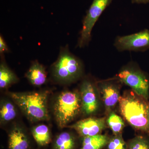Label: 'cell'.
<instances>
[{
    "mask_svg": "<svg viewBox=\"0 0 149 149\" xmlns=\"http://www.w3.org/2000/svg\"><path fill=\"white\" fill-rule=\"evenodd\" d=\"M103 100L106 107L109 109L114 107L119 101V92L116 85L106 83L102 85L101 88Z\"/></svg>",
    "mask_w": 149,
    "mask_h": 149,
    "instance_id": "cell-12",
    "label": "cell"
},
{
    "mask_svg": "<svg viewBox=\"0 0 149 149\" xmlns=\"http://www.w3.org/2000/svg\"><path fill=\"white\" fill-rule=\"evenodd\" d=\"M133 3H146L149 2V0H132Z\"/></svg>",
    "mask_w": 149,
    "mask_h": 149,
    "instance_id": "cell-22",
    "label": "cell"
},
{
    "mask_svg": "<svg viewBox=\"0 0 149 149\" xmlns=\"http://www.w3.org/2000/svg\"><path fill=\"white\" fill-rule=\"evenodd\" d=\"M67 127L74 129L83 138L94 136L100 134L106 128L105 120L104 118H88Z\"/></svg>",
    "mask_w": 149,
    "mask_h": 149,
    "instance_id": "cell-8",
    "label": "cell"
},
{
    "mask_svg": "<svg viewBox=\"0 0 149 149\" xmlns=\"http://www.w3.org/2000/svg\"><path fill=\"white\" fill-rule=\"evenodd\" d=\"M83 72L82 63L77 57L66 47L61 50L58 58L52 66V74L55 80L61 83L75 81Z\"/></svg>",
    "mask_w": 149,
    "mask_h": 149,
    "instance_id": "cell-4",
    "label": "cell"
},
{
    "mask_svg": "<svg viewBox=\"0 0 149 149\" xmlns=\"http://www.w3.org/2000/svg\"><path fill=\"white\" fill-rule=\"evenodd\" d=\"M29 139L24 129L19 125L12 128L8 135L9 149H28Z\"/></svg>",
    "mask_w": 149,
    "mask_h": 149,
    "instance_id": "cell-10",
    "label": "cell"
},
{
    "mask_svg": "<svg viewBox=\"0 0 149 149\" xmlns=\"http://www.w3.org/2000/svg\"><path fill=\"white\" fill-rule=\"evenodd\" d=\"M127 149H149V141L143 136H137L129 142Z\"/></svg>",
    "mask_w": 149,
    "mask_h": 149,
    "instance_id": "cell-19",
    "label": "cell"
},
{
    "mask_svg": "<svg viewBox=\"0 0 149 149\" xmlns=\"http://www.w3.org/2000/svg\"><path fill=\"white\" fill-rule=\"evenodd\" d=\"M114 46L119 51H144L149 48V30L146 29L132 35L118 36Z\"/></svg>",
    "mask_w": 149,
    "mask_h": 149,
    "instance_id": "cell-7",
    "label": "cell"
},
{
    "mask_svg": "<svg viewBox=\"0 0 149 149\" xmlns=\"http://www.w3.org/2000/svg\"><path fill=\"white\" fill-rule=\"evenodd\" d=\"M8 94L30 121L38 122L49 119L47 91L9 92Z\"/></svg>",
    "mask_w": 149,
    "mask_h": 149,
    "instance_id": "cell-2",
    "label": "cell"
},
{
    "mask_svg": "<svg viewBox=\"0 0 149 149\" xmlns=\"http://www.w3.org/2000/svg\"><path fill=\"white\" fill-rule=\"evenodd\" d=\"M17 114V109L13 103L8 99H2L0 103V122L5 124L14 119Z\"/></svg>",
    "mask_w": 149,
    "mask_h": 149,
    "instance_id": "cell-13",
    "label": "cell"
},
{
    "mask_svg": "<svg viewBox=\"0 0 149 149\" xmlns=\"http://www.w3.org/2000/svg\"><path fill=\"white\" fill-rule=\"evenodd\" d=\"M112 1V0H93L83 19V28L78 41V47L82 48L88 45L91 41V32L94 25Z\"/></svg>",
    "mask_w": 149,
    "mask_h": 149,
    "instance_id": "cell-6",
    "label": "cell"
},
{
    "mask_svg": "<svg viewBox=\"0 0 149 149\" xmlns=\"http://www.w3.org/2000/svg\"><path fill=\"white\" fill-rule=\"evenodd\" d=\"M82 110L81 97L76 91H64L56 98L53 113L58 125L66 127Z\"/></svg>",
    "mask_w": 149,
    "mask_h": 149,
    "instance_id": "cell-3",
    "label": "cell"
},
{
    "mask_svg": "<svg viewBox=\"0 0 149 149\" xmlns=\"http://www.w3.org/2000/svg\"><path fill=\"white\" fill-rule=\"evenodd\" d=\"M82 110L85 114L91 115L95 112L99 106L95 88L89 80H84L80 87Z\"/></svg>",
    "mask_w": 149,
    "mask_h": 149,
    "instance_id": "cell-9",
    "label": "cell"
},
{
    "mask_svg": "<svg viewBox=\"0 0 149 149\" xmlns=\"http://www.w3.org/2000/svg\"><path fill=\"white\" fill-rule=\"evenodd\" d=\"M32 133L35 141L39 146H44L50 142V130L45 124H39L33 127L32 129Z\"/></svg>",
    "mask_w": 149,
    "mask_h": 149,
    "instance_id": "cell-14",
    "label": "cell"
},
{
    "mask_svg": "<svg viewBox=\"0 0 149 149\" xmlns=\"http://www.w3.org/2000/svg\"><path fill=\"white\" fill-rule=\"evenodd\" d=\"M137 94L125 93L119 97L120 113L137 130L149 133V103Z\"/></svg>",
    "mask_w": 149,
    "mask_h": 149,
    "instance_id": "cell-1",
    "label": "cell"
},
{
    "mask_svg": "<svg viewBox=\"0 0 149 149\" xmlns=\"http://www.w3.org/2000/svg\"><path fill=\"white\" fill-rule=\"evenodd\" d=\"M117 77L120 81L132 88L138 95L148 100L149 80L140 70L131 66L126 67L120 70Z\"/></svg>",
    "mask_w": 149,
    "mask_h": 149,
    "instance_id": "cell-5",
    "label": "cell"
},
{
    "mask_svg": "<svg viewBox=\"0 0 149 149\" xmlns=\"http://www.w3.org/2000/svg\"><path fill=\"white\" fill-rule=\"evenodd\" d=\"M127 146L120 134L115 135L109 139L108 143V149H127Z\"/></svg>",
    "mask_w": 149,
    "mask_h": 149,
    "instance_id": "cell-20",
    "label": "cell"
},
{
    "mask_svg": "<svg viewBox=\"0 0 149 149\" xmlns=\"http://www.w3.org/2000/svg\"><path fill=\"white\" fill-rule=\"evenodd\" d=\"M76 141L72 134L63 132L56 136L53 145V149H75Z\"/></svg>",
    "mask_w": 149,
    "mask_h": 149,
    "instance_id": "cell-17",
    "label": "cell"
},
{
    "mask_svg": "<svg viewBox=\"0 0 149 149\" xmlns=\"http://www.w3.org/2000/svg\"><path fill=\"white\" fill-rule=\"evenodd\" d=\"M107 123L115 135L120 134L125 126L122 118L114 113L109 115Z\"/></svg>",
    "mask_w": 149,
    "mask_h": 149,
    "instance_id": "cell-18",
    "label": "cell"
},
{
    "mask_svg": "<svg viewBox=\"0 0 149 149\" xmlns=\"http://www.w3.org/2000/svg\"><path fill=\"white\" fill-rule=\"evenodd\" d=\"M25 77L32 85L36 87L42 86L47 81L45 68L38 61H34L25 74Z\"/></svg>",
    "mask_w": 149,
    "mask_h": 149,
    "instance_id": "cell-11",
    "label": "cell"
},
{
    "mask_svg": "<svg viewBox=\"0 0 149 149\" xmlns=\"http://www.w3.org/2000/svg\"><path fill=\"white\" fill-rule=\"evenodd\" d=\"M18 78L5 63L1 62L0 65V88L6 89L13 84L17 83Z\"/></svg>",
    "mask_w": 149,
    "mask_h": 149,
    "instance_id": "cell-16",
    "label": "cell"
},
{
    "mask_svg": "<svg viewBox=\"0 0 149 149\" xmlns=\"http://www.w3.org/2000/svg\"><path fill=\"white\" fill-rule=\"evenodd\" d=\"M9 49L6 43L5 42L3 37L1 36L0 37V53L1 54L8 52Z\"/></svg>",
    "mask_w": 149,
    "mask_h": 149,
    "instance_id": "cell-21",
    "label": "cell"
},
{
    "mask_svg": "<svg viewBox=\"0 0 149 149\" xmlns=\"http://www.w3.org/2000/svg\"><path fill=\"white\" fill-rule=\"evenodd\" d=\"M109 139L106 135L83 137L81 149H101L107 145Z\"/></svg>",
    "mask_w": 149,
    "mask_h": 149,
    "instance_id": "cell-15",
    "label": "cell"
}]
</instances>
